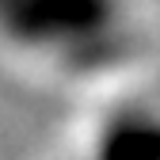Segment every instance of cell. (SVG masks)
<instances>
[{"mask_svg": "<svg viewBox=\"0 0 160 160\" xmlns=\"http://www.w3.org/2000/svg\"><path fill=\"white\" fill-rule=\"evenodd\" d=\"M4 38L42 80L107 84L130 80L156 57V34L137 8L107 4H27L4 8Z\"/></svg>", "mask_w": 160, "mask_h": 160, "instance_id": "obj_1", "label": "cell"}, {"mask_svg": "<svg viewBox=\"0 0 160 160\" xmlns=\"http://www.w3.org/2000/svg\"><path fill=\"white\" fill-rule=\"evenodd\" d=\"M57 160H160V111L114 107L76 137Z\"/></svg>", "mask_w": 160, "mask_h": 160, "instance_id": "obj_2", "label": "cell"}]
</instances>
